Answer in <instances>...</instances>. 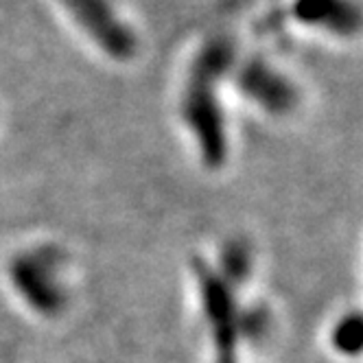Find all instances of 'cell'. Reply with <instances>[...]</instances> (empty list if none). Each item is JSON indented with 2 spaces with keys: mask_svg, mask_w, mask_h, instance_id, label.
Instances as JSON below:
<instances>
[{
  "mask_svg": "<svg viewBox=\"0 0 363 363\" xmlns=\"http://www.w3.org/2000/svg\"><path fill=\"white\" fill-rule=\"evenodd\" d=\"M9 278L20 300L42 318H57L68 304V291L62 276V254L50 245H38L20 252Z\"/></svg>",
  "mask_w": 363,
  "mask_h": 363,
  "instance_id": "obj_1",
  "label": "cell"
},
{
  "mask_svg": "<svg viewBox=\"0 0 363 363\" xmlns=\"http://www.w3.org/2000/svg\"><path fill=\"white\" fill-rule=\"evenodd\" d=\"M243 88L252 101L272 114H289L300 101V92L289 77L261 60L243 70Z\"/></svg>",
  "mask_w": 363,
  "mask_h": 363,
  "instance_id": "obj_4",
  "label": "cell"
},
{
  "mask_svg": "<svg viewBox=\"0 0 363 363\" xmlns=\"http://www.w3.org/2000/svg\"><path fill=\"white\" fill-rule=\"evenodd\" d=\"M333 352L342 359L363 357V311L350 308L337 318L328 333Z\"/></svg>",
  "mask_w": 363,
  "mask_h": 363,
  "instance_id": "obj_5",
  "label": "cell"
},
{
  "mask_svg": "<svg viewBox=\"0 0 363 363\" xmlns=\"http://www.w3.org/2000/svg\"><path fill=\"white\" fill-rule=\"evenodd\" d=\"M252 272V247L243 239H235L223 245L221 250V265H219V276L228 284H241Z\"/></svg>",
  "mask_w": 363,
  "mask_h": 363,
  "instance_id": "obj_6",
  "label": "cell"
},
{
  "mask_svg": "<svg viewBox=\"0 0 363 363\" xmlns=\"http://www.w3.org/2000/svg\"><path fill=\"white\" fill-rule=\"evenodd\" d=\"M291 16L300 27L333 40H354L363 33L359 0H294Z\"/></svg>",
  "mask_w": 363,
  "mask_h": 363,
  "instance_id": "obj_3",
  "label": "cell"
},
{
  "mask_svg": "<svg viewBox=\"0 0 363 363\" xmlns=\"http://www.w3.org/2000/svg\"><path fill=\"white\" fill-rule=\"evenodd\" d=\"M197 287L203 302V315L208 322V333L213 340L215 363H239V346L243 340L241 313L235 287L228 284L217 269L199 263L195 267Z\"/></svg>",
  "mask_w": 363,
  "mask_h": 363,
  "instance_id": "obj_2",
  "label": "cell"
}]
</instances>
